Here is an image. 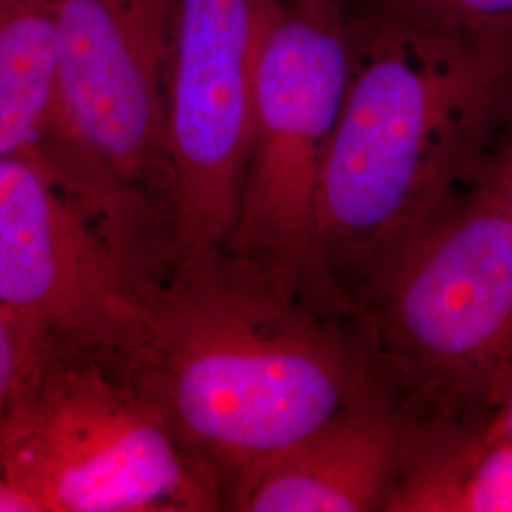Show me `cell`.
Segmentation results:
<instances>
[{
    "label": "cell",
    "instance_id": "3957f363",
    "mask_svg": "<svg viewBox=\"0 0 512 512\" xmlns=\"http://www.w3.org/2000/svg\"><path fill=\"white\" fill-rule=\"evenodd\" d=\"M366 363L408 435L490 420L512 370V219L471 184L353 298Z\"/></svg>",
    "mask_w": 512,
    "mask_h": 512
},
{
    "label": "cell",
    "instance_id": "5b68a950",
    "mask_svg": "<svg viewBox=\"0 0 512 512\" xmlns=\"http://www.w3.org/2000/svg\"><path fill=\"white\" fill-rule=\"evenodd\" d=\"M0 471L40 512L226 509L124 357L42 332L4 416Z\"/></svg>",
    "mask_w": 512,
    "mask_h": 512
},
{
    "label": "cell",
    "instance_id": "52a82bcc",
    "mask_svg": "<svg viewBox=\"0 0 512 512\" xmlns=\"http://www.w3.org/2000/svg\"><path fill=\"white\" fill-rule=\"evenodd\" d=\"M283 0H175L167 150L177 260L224 249L245 186L258 61Z\"/></svg>",
    "mask_w": 512,
    "mask_h": 512
},
{
    "label": "cell",
    "instance_id": "ba28073f",
    "mask_svg": "<svg viewBox=\"0 0 512 512\" xmlns=\"http://www.w3.org/2000/svg\"><path fill=\"white\" fill-rule=\"evenodd\" d=\"M152 291L29 152L0 156V304L76 348L128 359Z\"/></svg>",
    "mask_w": 512,
    "mask_h": 512
},
{
    "label": "cell",
    "instance_id": "7a4b0ae2",
    "mask_svg": "<svg viewBox=\"0 0 512 512\" xmlns=\"http://www.w3.org/2000/svg\"><path fill=\"white\" fill-rule=\"evenodd\" d=\"M511 105L512 38L353 0L351 76L317 194L323 256L351 304L387 256L475 183Z\"/></svg>",
    "mask_w": 512,
    "mask_h": 512
},
{
    "label": "cell",
    "instance_id": "30bf717a",
    "mask_svg": "<svg viewBox=\"0 0 512 512\" xmlns=\"http://www.w3.org/2000/svg\"><path fill=\"white\" fill-rule=\"evenodd\" d=\"M54 0H0V156L25 152L54 109Z\"/></svg>",
    "mask_w": 512,
    "mask_h": 512
},
{
    "label": "cell",
    "instance_id": "7c38bea8",
    "mask_svg": "<svg viewBox=\"0 0 512 512\" xmlns=\"http://www.w3.org/2000/svg\"><path fill=\"white\" fill-rule=\"evenodd\" d=\"M38 330L25 325L12 311L0 304V431L8 404L27 363Z\"/></svg>",
    "mask_w": 512,
    "mask_h": 512
},
{
    "label": "cell",
    "instance_id": "4fadbf2b",
    "mask_svg": "<svg viewBox=\"0 0 512 512\" xmlns=\"http://www.w3.org/2000/svg\"><path fill=\"white\" fill-rule=\"evenodd\" d=\"M476 181L494 194L512 219V105L482 160Z\"/></svg>",
    "mask_w": 512,
    "mask_h": 512
},
{
    "label": "cell",
    "instance_id": "5bb4252c",
    "mask_svg": "<svg viewBox=\"0 0 512 512\" xmlns=\"http://www.w3.org/2000/svg\"><path fill=\"white\" fill-rule=\"evenodd\" d=\"M490 421H492L495 431L512 444V370L507 382L503 385L501 397L497 401Z\"/></svg>",
    "mask_w": 512,
    "mask_h": 512
},
{
    "label": "cell",
    "instance_id": "6da1fadb",
    "mask_svg": "<svg viewBox=\"0 0 512 512\" xmlns=\"http://www.w3.org/2000/svg\"><path fill=\"white\" fill-rule=\"evenodd\" d=\"M126 363L230 511L268 463L382 395L351 323L224 249L177 260Z\"/></svg>",
    "mask_w": 512,
    "mask_h": 512
},
{
    "label": "cell",
    "instance_id": "8fae6325",
    "mask_svg": "<svg viewBox=\"0 0 512 512\" xmlns=\"http://www.w3.org/2000/svg\"><path fill=\"white\" fill-rule=\"evenodd\" d=\"M403 16L461 35L512 38V0H374Z\"/></svg>",
    "mask_w": 512,
    "mask_h": 512
},
{
    "label": "cell",
    "instance_id": "277c9868",
    "mask_svg": "<svg viewBox=\"0 0 512 512\" xmlns=\"http://www.w3.org/2000/svg\"><path fill=\"white\" fill-rule=\"evenodd\" d=\"M59 74L33 152L131 264L177 249L167 150L175 0H54Z\"/></svg>",
    "mask_w": 512,
    "mask_h": 512
},
{
    "label": "cell",
    "instance_id": "9c48e42d",
    "mask_svg": "<svg viewBox=\"0 0 512 512\" xmlns=\"http://www.w3.org/2000/svg\"><path fill=\"white\" fill-rule=\"evenodd\" d=\"M406 463V427L382 395L351 404L268 463L232 511H391Z\"/></svg>",
    "mask_w": 512,
    "mask_h": 512
},
{
    "label": "cell",
    "instance_id": "8992f818",
    "mask_svg": "<svg viewBox=\"0 0 512 512\" xmlns=\"http://www.w3.org/2000/svg\"><path fill=\"white\" fill-rule=\"evenodd\" d=\"M353 0H283L264 42L238 220L224 251L266 268L349 323L321 249L317 194L351 76Z\"/></svg>",
    "mask_w": 512,
    "mask_h": 512
}]
</instances>
